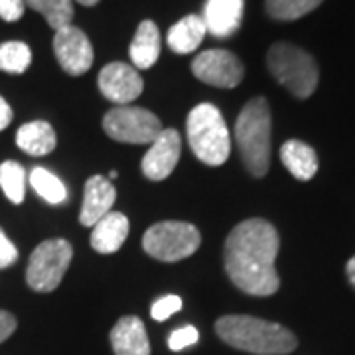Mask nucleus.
<instances>
[{"mask_svg":"<svg viewBox=\"0 0 355 355\" xmlns=\"http://www.w3.org/2000/svg\"><path fill=\"white\" fill-rule=\"evenodd\" d=\"M128 55L135 69H150L160 55V30L153 20L140 22L135 40L128 48Z\"/></svg>","mask_w":355,"mask_h":355,"instance_id":"nucleus-17","label":"nucleus"},{"mask_svg":"<svg viewBox=\"0 0 355 355\" xmlns=\"http://www.w3.org/2000/svg\"><path fill=\"white\" fill-rule=\"evenodd\" d=\"M345 270H347V279H349V282L355 286V257H352V259L347 261Z\"/></svg>","mask_w":355,"mask_h":355,"instance_id":"nucleus-32","label":"nucleus"},{"mask_svg":"<svg viewBox=\"0 0 355 355\" xmlns=\"http://www.w3.org/2000/svg\"><path fill=\"white\" fill-rule=\"evenodd\" d=\"M202 245V235L186 221H160L146 229L142 237L144 251L164 263L188 259Z\"/></svg>","mask_w":355,"mask_h":355,"instance_id":"nucleus-6","label":"nucleus"},{"mask_svg":"<svg viewBox=\"0 0 355 355\" xmlns=\"http://www.w3.org/2000/svg\"><path fill=\"white\" fill-rule=\"evenodd\" d=\"M18 261V249L6 237V233L0 229V268H8Z\"/></svg>","mask_w":355,"mask_h":355,"instance_id":"nucleus-29","label":"nucleus"},{"mask_svg":"<svg viewBox=\"0 0 355 355\" xmlns=\"http://www.w3.org/2000/svg\"><path fill=\"white\" fill-rule=\"evenodd\" d=\"M322 2L324 0H266L265 6L270 18L291 22L316 10Z\"/></svg>","mask_w":355,"mask_h":355,"instance_id":"nucleus-24","label":"nucleus"},{"mask_svg":"<svg viewBox=\"0 0 355 355\" xmlns=\"http://www.w3.org/2000/svg\"><path fill=\"white\" fill-rule=\"evenodd\" d=\"M116 176H119V174H116V170H111V172H109V176H107V180H109V182H113V180H116Z\"/></svg>","mask_w":355,"mask_h":355,"instance_id":"nucleus-34","label":"nucleus"},{"mask_svg":"<svg viewBox=\"0 0 355 355\" xmlns=\"http://www.w3.org/2000/svg\"><path fill=\"white\" fill-rule=\"evenodd\" d=\"M116 200V190L114 186L105 176H91L85 184L83 191V205L79 221L83 227H93L101 217H105Z\"/></svg>","mask_w":355,"mask_h":355,"instance_id":"nucleus-14","label":"nucleus"},{"mask_svg":"<svg viewBox=\"0 0 355 355\" xmlns=\"http://www.w3.org/2000/svg\"><path fill=\"white\" fill-rule=\"evenodd\" d=\"M32 64V51L24 42H4L0 44V71L4 73H24Z\"/></svg>","mask_w":355,"mask_h":355,"instance_id":"nucleus-25","label":"nucleus"},{"mask_svg":"<svg viewBox=\"0 0 355 355\" xmlns=\"http://www.w3.org/2000/svg\"><path fill=\"white\" fill-rule=\"evenodd\" d=\"M103 128L113 140L127 144H150L162 132L156 114L130 105L111 109L103 119Z\"/></svg>","mask_w":355,"mask_h":355,"instance_id":"nucleus-8","label":"nucleus"},{"mask_svg":"<svg viewBox=\"0 0 355 355\" xmlns=\"http://www.w3.org/2000/svg\"><path fill=\"white\" fill-rule=\"evenodd\" d=\"M266 65L275 79L288 89L294 97L308 99L316 91L320 79L318 64L302 48L279 42L268 50Z\"/></svg>","mask_w":355,"mask_h":355,"instance_id":"nucleus-5","label":"nucleus"},{"mask_svg":"<svg viewBox=\"0 0 355 355\" xmlns=\"http://www.w3.org/2000/svg\"><path fill=\"white\" fill-rule=\"evenodd\" d=\"M114 355H150V342L142 320L137 316L121 318L111 330Z\"/></svg>","mask_w":355,"mask_h":355,"instance_id":"nucleus-15","label":"nucleus"},{"mask_svg":"<svg viewBox=\"0 0 355 355\" xmlns=\"http://www.w3.org/2000/svg\"><path fill=\"white\" fill-rule=\"evenodd\" d=\"M191 153L207 166H221L231 154V139L223 114L216 105L200 103L188 114Z\"/></svg>","mask_w":355,"mask_h":355,"instance_id":"nucleus-4","label":"nucleus"},{"mask_svg":"<svg viewBox=\"0 0 355 355\" xmlns=\"http://www.w3.org/2000/svg\"><path fill=\"white\" fill-rule=\"evenodd\" d=\"M216 331L231 347L257 355H286L298 345L294 334L284 326L253 316L219 318Z\"/></svg>","mask_w":355,"mask_h":355,"instance_id":"nucleus-2","label":"nucleus"},{"mask_svg":"<svg viewBox=\"0 0 355 355\" xmlns=\"http://www.w3.org/2000/svg\"><path fill=\"white\" fill-rule=\"evenodd\" d=\"M73 249L65 239H48L40 243L30 254L26 282L32 291L51 292L60 286L65 270L69 268Z\"/></svg>","mask_w":355,"mask_h":355,"instance_id":"nucleus-7","label":"nucleus"},{"mask_svg":"<svg viewBox=\"0 0 355 355\" xmlns=\"http://www.w3.org/2000/svg\"><path fill=\"white\" fill-rule=\"evenodd\" d=\"M53 51L62 69L69 76H83L93 65V46L87 34L73 24L55 30Z\"/></svg>","mask_w":355,"mask_h":355,"instance_id":"nucleus-10","label":"nucleus"},{"mask_svg":"<svg viewBox=\"0 0 355 355\" xmlns=\"http://www.w3.org/2000/svg\"><path fill=\"white\" fill-rule=\"evenodd\" d=\"M280 160L296 180L308 182L316 176L318 156L314 148L302 140H286L280 148Z\"/></svg>","mask_w":355,"mask_h":355,"instance_id":"nucleus-18","label":"nucleus"},{"mask_svg":"<svg viewBox=\"0 0 355 355\" xmlns=\"http://www.w3.org/2000/svg\"><path fill=\"white\" fill-rule=\"evenodd\" d=\"M28 180L44 202L51 203V205H60L67 200V190H65L64 182L55 174H51L50 170L38 166L30 172Z\"/></svg>","mask_w":355,"mask_h":355,"instance_id":"nucleus-21","label":"nucleus"},{"mask_svg":"<svg viewBox=\"0 0 355 355\" xmlns=\"http://www.w3.org/2000/svg\"><path fill=\"white\" fill-rule=\"evenodd\" d=\"M24 4L42 14L53 30L69 26L73 20V0H24Z\"/></svg>","mask_w":355,"mask_h":355,"instance_id":"nucleus-22","label":"nucleus"},{"mask_svg":"<svg viewBox=\"0 0 355 355\" xmlns=\"http://www.w3.org/2000/svg\"><path fill=\"white\" fill-rule=\"evenodd\" d=\"M191 73L200 81L219 89H233L241 83L245 67L241 60L227 50L202 51L191 62Z\"/></svg>","mask_w":355,"mask_h":355,"instance_id":"nucleus-9","label":"nucleus"},{"mask_svg":"<svg viewBox=\"0 0 355 355\" xmlns=\"http://www.w3.org/2000/svg\"><path fill=\"white\" fill-rule=\"evenodd\" d=\"M16 326H18L16 318L10 312H6V310H0V343L6 342L12 336L14 331H16Z\"/></svg>","mask_w":355,"mask_h":355,"instance_id":"nucleus-30","label":"nucleus"},{"mask_svg":"<svg viewBox=\"0 0 355 355\" xmlns=\"http://www.w3.org/2000/svg\"><path fill=\"white\" fill-rule=\"evenodd\" d=\"M24 0H0V18L6 22H16L24 16Z\"/></svg>","mask_w":355,"mask_h":355,"instance_id":"nucleus-28","label":"nucleus"},{"mask_svg":"<svg viewBox=\"0 0 355 355\" xmlns=\"http://www.w3.org/2000/svg\"><path fill=\"white\" fill-rule=\"evenodd\" d=\"M207 34L202 16L190 14L168 30V46L176 53H191L200 48V44Z\"/></svg>","mask_w":355,"mask_h":355,"instance_id":"nucleus-20","label":"nucleus"},{"mask_svg":"<svg viewBox=\"0 0 355 355\" xmlns=\"http://www.w3.org/2000/svg\"><path fill=\"white\" fill-rule=\"evenodd\" d=\"M279 231L266 219H247L229 233L225 270L231 282L251 296H272L279 291L277 254Z\"/></svg>","mask_w":355,"mask_h":355,"instance_id":"nucleus-1","label":"nucleus"},{"mask_svg":"<svg viewBox=\"0 0 355 355\" xmlns=\"http://www.w3.org/2000/svg\"><path fill=\"white\" fill-rule=\"evenodd\" d=\"M12 116L14 114L10 105L4 101V97H0V130H4V128L12 123Z\"/></svg>","mask_w":355,"mask_h":355,"instance_id":"nucleus-31","label":"nucleus"},{"mask_svg":"<svg viewBox=\"0 0 355 355\" xmlns=\"http://www.w3.org/2000/svg\"><path fill=\"white\" fill-rule=\"evenodd\" d=\"M128 219L121 211H109L101 217L91 231V247L101 254L116 253L123 243L127 241L128 235Z\"/></svg>","mask_w":355,"mask_h":355,"instance_id":"nucleus-16","label":"nucleus"},{"mask_svg":"<svg viewBox=\"0 0 355 355\" xmlns=\"http://www.w3.org/2000/svg\"><path fill=\"white\" fill-rule=\"evenodd\" d=\"M178 310H182V298L176 294H168V296H162L154 302L150 314L156 322H164L172 314H176Z\"/></svg>","mask_w":355,"mask_h":355,"instance_id":"nucleus-26","label":"nucleus"},{"mask_svg":"<svg viewBox=\"0 0 355 355\" xmlns=\"http://www.w3.org/2000/svg\"><path fill=\"white\" fill-rule=\"evenodd\" d=\"M198 340H200L198 330H196L193 326H184V328L174 330L170 334V338H168V347H170L172 352H182V349H186L188 345H193Z\"/></svg>","mask_w":355,"mask_h":355,"instance_id":"nucleus-27","label":"nucleus"},{"mask_svg":"<svg viewBox=\"0 0 355 355\" xmlns=\"http://www.w3.org/2000/svg\"><path fill=\"white\" fill-rule=\"evenodd\" d=\"M243 10L245 0H205L202 20L211 36L229 38L241 28Z\"/></svg>","mask_w":355,"mask_h":355,"instance_id":"nucleus-13","label":"nucleus"},{"mask_svg":"<svg viewBox=\"0 0 355 355\" xmlns=\"http://www.w3.org/2000/svg\"><path fill=\"white\" fill-rule=\"evenodd\" d=\"M76 2H79V4H83V6H95L99 0H76Z\"/></svg>","mask_w":355,"mask_h":355,"instance_id":"nucleus-33","label":"nucleus"},{"mask_svg":"<svg viewBox=\"0 0 355 355\" xmlns=\"http://www.w3.org/2000/svg\"><path fill=\"white\" fill-rule=\"evenodd\" d=\"M235 139L245 168L263 178L270 164V109L265 97H254L243 107L235 123Z\"/></svg>","mask_w":355,"mask_h":355,"instance_id":"nucleus-3","label":"nucleus"},{"mask_svg":"<svg viewBox=\"0 0 355 355\" xmlns=\"http://www.w3.org/2000/svg\"><path fill=\"white\" fill-rule=\"evenodd\" d=\"M150 150L142 158V172L148 180L160 182L174 172L182 153V139L176 128H162L150 142Z\"/></svg>","mask_w":355,"mask_h":355,"instance_id":"nucleus-12","label":"nucleus"},{"mask_svg":"<svg viewBox=\"0 0 355 355\" xmlns=\"http://www.w3.org/2000/svg\"><path fill=\"white\" fill-rule=\"evenodd\" d=\"M26 170L14 160L0 164V188L12 203H22L26 198Z\"/></svg>","mask_w":355,"mask_h":355,"instance_id":"nucleus-23","label":"nucleus"},{"mask_svg":"<svg viewBox=\"0 0 355 355\" xmlns=\"http://www.w3.org/2000/svg\"><path fill=\"white\" fill-rule=\"evenodd\" d=\"M55 132L50 123L46 121H32L18 128L16 132V144L20 150L30 156H46L53 153L55 148Z\"/></svg>","mask_w":355,"mask_h":355,"instance_id":"nucleus-19","label":"nucleus"},{"mask_svg":"<svg viewBox=\"0 0 355 355\" xmlns=\"http://www.w3.org/2000/svg\"><path fill=\"white\" fill-rule=\"evenodd\" d=\"M97 83H99V91L103 93V97L119 107L130 105L135 99H139L142 89H144L139 69H135L132 65L123 64V62H113V64L105 65L99 73Z\"/></svg>","mask_w":355,"mask_h":355,"instance_id":"nucleus-11","label":"nucleus"}]
</instances>
